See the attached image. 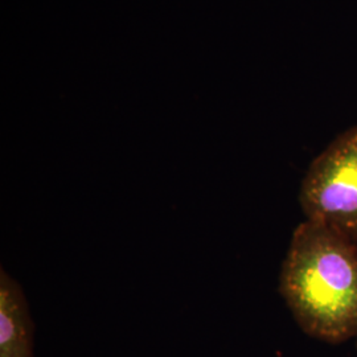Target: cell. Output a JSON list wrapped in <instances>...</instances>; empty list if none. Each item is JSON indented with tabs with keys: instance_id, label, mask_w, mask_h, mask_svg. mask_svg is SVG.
Returning a JSON list of instances; mask_svg holds the SVG:
<instances>
[{
	"instance_id": "obj_1",
	"label": "cell",
	"mask_w": 357,
	"mask_h": 357,
	"mask_svg": "<svg viewBox=\"0 0 357 357\" xmlns=\"http://www.w3.org/2000/svg\"><path fill=\"white\" fill-rule=\"evenodd\" d=\"M280 291L308 336L330 344L356 339V243L305 220L282 264Z\"/></svg>"
},
{
	"instance_id": "obj_2",
	"label": "cell",
	"mask_w": 357,
	"mask_h": 357,
	"mask_svg": "<svg viewBox=\"0 0 357 357\" xmlns=\"http://www.w3.org/2000/svg\"><path fill=\"white\" fill-rule=\"evenodd\" d=\"M299 203L306 220L357 243V126L339 134L311 162Z\"/></svg>"
},
{
	"instance_id": "obj_3",
	"label": "cell",
	"mask_w": 357,
	"mask_h": 357,
	"mask_svg": "<svg viewBox=\"0 0 357 357\" xmlns=\"http://www.w3.org/2000/svg\"><path fill=\"white\" fill-rule=\"evenodd\" d=\"M33 332L20 283L0 268V357H35Z\"/></svg>"
},
{
	"instance_id": "obj_4",
	"label": "cell",
	"mask_w": 357,
	"mask_h": 357,
	"mask_svg": "<svg viewBox=\"0 0 357 357\" xmlns=\"http://www.w3.org/2000/svg\"><path fill=\"white\" fill-rule=\"evenodd\" d=\"M356 342H357V337H356Z\"/></svg>"
}]
</instances>
